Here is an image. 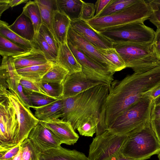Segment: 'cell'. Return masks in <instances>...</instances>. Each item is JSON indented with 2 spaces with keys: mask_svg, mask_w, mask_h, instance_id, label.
<instances>
[{
  "mask_svg": "<svg viewBox=\"0 0 160 160\" xmlns=\"http://www.w3.org/2000/svg\"><path fill=\"white\" fill-rule=\"evenodd\" d=\"M108 92V85L101 84L74 97L63 99L61 119L70 122L75 131L89 118L99 119L102 107Z\"/></svg>",
  "mask_w": 160,
  "mask_h": 160,
  "instance_id": "1",
  "label": "cell"
},
{
  "mask_svg": "<svg viewBox=\"0 0 160 160\" xmlns=\"http://www.w3.org/2000/svg\"><path fill=\"white\" fill-rule=\"evenodd\" d=\"M160 152V143L151 121L143 128L128 133L121 150L123 156L140 160L149 159Z\"/></svg>",
  "mask_w": 160,
  "mask_h": 160,
  "instance_id": "2",
  "label": "cell"
},
{
  "mask_svg": "<svg viewBox=\"0 0 160 160\" xmlns=\"http://www.w3.org/2000/svg\"><path fill=\"white\" fill-rule=\"evenodd\" d=\"M113 48L120 55L126 68L135 73H143L160 65L152 44H139L125 42H113Z\"/></svg>",
  "mask_w": 160,
  "mask_h": 160,
  "instance_id": "3",
  "label": "cell"
},
{
  "mask_svg": "<svg viewBox=\"0 0 160 160\" xmlns=\"http://www.w3.org/2000/svg\"><path fill=\"white\" fill-rule=\"evenodd\" d=\"M154 106L152 99L145 97L118 116L107 130L125 135L143 128L151 121Z\"/></svg>",
  "mask_w": 160,
  "mask_h": 160,
  "instance_id": "4",
  "label": "cell"
},
{
  "mask_svg": "<svg viewBox=\"0 0 160 160\" xmlns=\"http://www.w3.org/2000/svg\"><path fill=\"white\" fill-rule=\"evenodd\" d=\"M153 10L144 0L137 2L119 12L109 16L94 18L86 21L92 28L101 32L131 23L149 19Z\"/></svg>",
  "mask_w": 160,
  "mask_h": 160,
  "instance_id": "5",
  "label": "cell"
},
{
  "mask_svg": "<svg viewBox=\"0 0 160 160\" xmlns=\"http://www.w3.org/2000/svg\"><path fill=\"white\" fill-rule=\"evenodd\" d=\"M19 142V127L15 110L7 98L0 93V155Z\"/></svg>",
  "mask_w": 160,
  "mask_h": 160,
  "instance_id": "6",
  "label": "cell"
},
{
  "mask_svg": "<svg viewBox=\"0 0 160 160\" xmlns=\"http://www.w3.org/2000/svg\"><path fill=\"white\" fill-rule=\"evenodd\" d=\"M112 42H125L139 44H152L155 32L138 21L100 32Z\"/></svg>",
  "mask_w": 160,
  "mask_h": 160,
  "instance_id": "7",
  "label": "cell"
},
{
  "mask_svg": "<svg viewBox=\"0 0 160 160\" xmlns=\"http://www.w3.org/2000/svg\"><path fill=\"white\" fill-rule=\"evenodd\" d=\"M127 136L109 130L96 136L89 146L88 160H111L118 156Z\"/></svg>",
  "mask_w": 160,
  "mask_h": 160,
  "instance_id": "8",
  "label": "cell"
},
{
  "mask_svg": "<svg viewBox=\"0 0 160 160\" xmlns=\"http://www.w3.org/2000/svg\"><path fill=\"white\" fill-rule=\"evenodd\" d=\"M0 93L7 98L14 108L19 123V142L21 143L28 138L30 132L39 120L31 110L24 105L15 92L0 87Z\"/></svg>",
  "mask_w": 160,
  "mask_h": 160,
  "instance_id": "9",
  "label": "cell"
},
{
  "mask_svg": "<svg viewBox=\"0 0 160 160\" xmlns=\"http://www.w3.org/2000/svg\"><path fill=\"white\" fill-rule=\"evenodd\" d=\"M67 44L75 58L82 66V71L92 81L109 86L114 80L112 72L98 64L78 50L69 42Z\"/></svg>",
  "mask_w": 160,
  "mask_h": 160,
  "instance_id": "10",
  "label": "cell"
},
{
  "mask_svg": "<svg viewBox=\"0 0 160 160\" xmlns=\"http://www.w3.org/2000/svg\"><path fill=\"white\" fill-rule=\"evenodd\" d=\"M67 41L78 50L99 65L111 72H116L113 64L102 54L100 49L94 46L70 27L69 29Z\"/></svg>",
  "mask_w": 160,
  "mask_h": 160,
  "instance_id": "11",
  "label": "cell"
},
{
  "mask_svg": "<svg viewBox=\"0 0 160 160\" xmlns=\"http://www.w3.org/2000/svg\"><path fill=\"white\" fill-rule=\"evenodd\" d=\"M28 138L38 154L61 146L55 136L39 121L31 131Z\"/></svg>",
  "mask_w": 160,
  "mask_h": 160,
  "instance_id": "12",
  "label": "cell"
},
{
  "mask_svg": "<svg viewBox=\"0 0 160 160\" xmlns=\"http://www.w3.org/2000/svg\"><path fill=\"white\" fill-rule=\"evenodd\" d=\"M101 84H103L88 79L82 71L68 74L62 83L63 92L61 99L74 97Z\"/></svg>",
  "mask_w": 160,
  "mask_h": 160,
  "instance_id": "13",
  "label": "cell"
},
{
  "mask_svg": "<svg viewBox=\"0 0 160 160\" xmlns=\"http://www.w3.org/2000/svg\"><path fill=\"white\" fill-rule=\"evenodd\" d=\"M70 27L98 48L107 49L113 48L112 42L110 39L92 28L85 21L79 19L71 21Z\"/></svg>",
  "mask_w": 160,
  "mask_h": 160,
  "instance_id": "14",
  "label": "cell"
},
{
  "mask_svg": "<svg viewBox=\"0 0 160 160\" xmlns=\"http://www.w3.org/2000/svg\"><path fill=\"white\" fill-rule=\"evenodd\" d=\"M39 121L52 133L61 144L73 145L79 138L69 122L59 118Z\"/></svg>",
  "mask_w": 160,
  "mask_h": 160,
  "instance_id": "15",
  "label": "cell"
},
{
  "mask_svg": "<svg viewBox=\"0 0 160 160\" xmlns=\"http://www.w3.org/2000/svg\"><path fill=\"white\" fill-rule=\"evenodd\" d=\"M21 78L11 57H3L0 67V87L16 92Z\"/></svg>",
  "mask_w": 160,
  "mask_h": 160,
  "instance_id": "16",
  "label": "cell"
},
{
  "mask_svg": "<svg viewBox=\"0 0 160 160\" xmlns=\"http://www.w3.org/2000/svg\"><path fill=\"white\" fill-rule=\"evenodd\" d=\"M11 57L17 70L50 62L46 58L42 52L35 47L26 53Z\"/></svg>",
  "mask_w": 160,
  "mask_h": 160,
  "instance_id": "17",
  "label": "cell"
},
{
  "mask_svg": "<svg viewBox=\"0 0 160 160\" xmlns=\"http://www.w3.org/2000/svg\"><path fill=\"white\" fill-rule=\"evenodd\" d=\"M38 158L39 160H88L83 153L61 146L39 154Z\"/></svg>",
  "mask_w": 160,
  "mask_h": 160,
  "instance_id": "18",
  "label": "cell"
},
{
  "mask_svg": "<svg viewBox=\"0 0 160 160\" xmlns=\"http://www.w3.org/2000/svg\"><path fill=\"white\" fill-rule=\"evenodd\" d=\"M34 115L39 121H48L61 118L63 108L62 99L48 104L38 107H33Z\"/></svg>",
  "mask_w": 160,
  "mask_h": 160,
  "instance_id": "19",
  "label": "cell"
},
{
  "mask_svg": "<svg viewBox=\"0 0 160 160\" xmlns=\"http://www.w3.org/2000/svg\"><path fill=\"white\" fill-rule=\"evenodd\" d=\"M69 72L68 74L82 71V66L77 61L67 43H59L57 62Z\"/></svg>",
  "mask_w": 160,
  "mask_h": 160,
  "instance_id": "20",
  "label": "cell"
},
{
  "mask_svg": "<svg viewBox=\"0 0 160 160\" xmlns=\"http://www.w3.org/2000/svg\"><path fill=\"white\" fill-rule=\"evenodd\" d=\"M71 22L69 18L64 14L58 10L54 11L52 29L56 38L60 44L67 43L68 33Z\"/></svg>",
  "mask_w": 160,
  "mask_h": 160,
  "instance_id": "21",
  "label": "cell"
},
{
  "mask_svg": "<svg viewBox=\"0 0 160 160\" xmlns=\"http://www.w3.org/2000/svg\"><path fill=\"white\" fill-rule=\"evenodd\" d=\"M9 27L22 38L33 43L35 36L34 28L30 19L22 12Z\"/></svg>",
  "mask_w": 160,
  "mask_h": 160,
  "instance_id": "22",
  "label": "cell"
},
{
  "mask_svg": "<svg viewBox=\"0 0 160 160\" xmlns=\"http://www.w3.org/2000/svg\"><path fill=\"white\" fill-rule=\"evenodd\" d=\"M58 10L73 21L80 19L83 1L81 0H56Z\"/></svg>",
  "mask_w": 160,
  "mask_h": 160,
  "instance_id": "23",
  "label": "cell"
},
{
  "mask_svg": "<svg viewBox=\"0 0 160 160\" xmlns=\"http://www.w3.org/2000/svg\"><path fill=\"white\" fill-rule=\"evenodd\" d=\"M53 62L17 69L22 77L36 82L41 81L43 76L51 68Z\"/></svg>",
  "mask_w": 160,
  "mask_h": 160,
  "instance_id": "24",
  "label": "cell"
},
{
  "mask_svg": "<svg viewBox=\"0 0 160 160\" xmlns=\"http://www.w3.org/2000/svg\"><path fill=\"white\" fill-rule=\"evenodd\" d=\"M9 26L6 22L0 20V34L28 51H30L35 48L33 43L22 38L13 32L9 28Z\"/></svg>",
  "mask_w": 160,
  "mask_h": 160,
  "instance_id": "25",
  "label": "cell"
},
{
  "mask_svg": "<svg viewBox=\"0 0 160 160\" xmlns=\"http://www.w3.org/2000/svg\"><path fill=\"white\" fill-rule=\"evenodd\" d=\"M36 0L40 9L42 24L46 25L54 35L52 23L54 12L58 10L56 0Z\"/></svg>",
  "mask_w": 160,
  "mask_h": 160,
  "instance_id": "26",
  "label": "cell"
},
{
  "mask_svg": "<svg viewBox=\"0 0 160 160\" xmlns=\"http://www.w3.org/2000/svg\"><path fill=\"white\" fill-rule=\"evenodd\" d=\"M22 12L31 21L34 29L35 36L38 33L42 24L40 9L36 0L28 1L23 7Z\"/></svg>",
  "mask_w": 160,
  "mask_h": 160,
  "instance_id": "27",
  "label": "cell"
},
{
  "mask_svg": "<svg viewBox=\"0 0 160 160\" xmlns=\"http://www.w3.org/2000/svg\"><path fill=\"white\" fill-rule=\"evenodd\" d=\"M68 73V70L57 62H53L51 68L43 76L41 82L42 83L61 84Z\"/></svg>",
  "mask_w": 160,
  "mask_h": 160,
  "instance_id": "28",
  "label": "cell"
},
{
  "mask_svg": "<svg viewBox=\"0 0 160 160\" xmlns=\"http://www.w3.org/2000/svg\"><path fill=\"white\" fill-rule=\"evenodd\" d=\"M28 51L0 34V54L3 57L18 56Z\"/></svg>",
  "mask_w": 160,
  "mask_h": 160,
  "instance_id": "29",
  "label": "cell"
},
{
  "mask_svg": "<svg viewBox=\"0 0 160 160\" xmlns=\"http://www.w3.org/2000/svg\"><path fill=\"white\" fill-rule=\"evenodd\" d=\"M138 0H111L103 10L97 17L108 16L115 13L137 2Z\"/></svg>",
  "mask_w": 160,
  "mask_h": 160,
  "instance_id": "30",
  "label": "cell"
},
{
  "mask_svg": "<svg viewBox=\"0 0 160 160\" xmlns=\"http://www.w3.org/2000/svg\"><path fill=\"white\" fill-rule=\"evenodd\" d=\"M103 55L114 66L116 72L119 71L126 68L123 60L114 48L107 49H100Z\"/></svg>",
  "mask_w": 160,
  "mask_h": 160,
  "instance_id": "31",
  "label": "cell"
},
{
  "mask_svg": "<svg viewBox=\"0 0 160 160\" xmlns=\"http://www.w3.org/2000/svg\"><path fill=\"white\" fill-rule=\"evenodd\" d=\"M99 122L98 118L90 117L84 121L77 129L82 136L92 137L96 133L97 128Z\"/></svg>",
  "mask_w": 160,
  "mask_h": 160,
  "instance_id": "32",
  "label": "cell"
},
{
  "mask_svg": "<svg viewBox=\"0 0 160 160\" xmlns=\"http://www.w3.org/2000/svg\"><path fill=\"white\" fill-rule=\"evenodd\" d=\"M33 43L35 48L39 49L42 52L48 61L57 62V58L48 43L39 33L35 36Z\"/></svg>",
  "mask_w": 160,
  "mask_h": 160,
  "instance_id": "33",
  "label": "cell"
},
{
  "mask_svg": "<svg viewBox=\"0 0 160 160\" xmlns=\"http://www.w3.org/2000/svg\"><path fill=\"white\" fill-rule=\"evenodd\" d=\"M23 89L25 93L29 98L33 107H38L44 106L58 99L40 93L31 91L23 88Z\"/></svg>",
  "mask_w": 160,
  "mask_h": 160,
  "instance_id": "34",
  "label": "cell"
},
{
  "mask_svg": "<svg viewBox=\"0 0 160 160\" xmlns=\"http://www.w3.org/2000/svg\"><path fill=\"white\" fill-rule=\"evenodd\" d=\"M38 33L44 39L58 59L59 43L53 34L46 25L43 24L39 30Z\"/></svg>",
  "mask_w": 160,
  "mask_h": 160,
  "instance_id": "35",
  "label": "cell"
},
{
  "mask_svg": "<svg viewBox=\"0 0 160 160\" xmlns=\"http://www.w3.org/2000/svg\"><path fill=\"white\" fill-rule=\"evenodd\" d=\"M40 88L48 95L50 97L61 99L63 92L62 84H59L53 83H42L38 82Z\"/></svg>",
  "mask_w": 160,
  "mask_h": 160,
  "instance_id": "36",
  "label": "cell"
},
{
  "mask_svg": "<svg viewBox=\"0 0 160 160\" xmlns=\"http://www.w3.org/2000/svg\"><path fill=\"white\" fill-rule=\"evenodd\" d=\"M22 160H37L38 154L28 138L21 143Z\"/></svg>",
  "mask_w": 160,
  "mask_h": 160,
  "instance_id": "37",
  "label": "cell"
},
{
  "mask_svg": "<svg viewBox=\"0 0 160 160\" xmlns=\"http://www.w3.org/2000/svg\"><path fill=\"white\" fill-rule=\"evenodd\" d=\"M95 12L96 8L93 3L83 1L80 19L86 21L92 19L94 17Z\"/></svg>",
  "mask_w": 160,
  "mask_h": 160,
  "instance_id": "38",
  "label": "cell"
},
{
  "mask_svg": "<svg viewBox=\"0 0 160 160\" xmlns=\"http://www.w3.org/2000/svg\"><path fill=\"white\" fill-rule=\"evenodd\" d=\"M19 83L25 89L49 96L40 88L38 82H36L22 77Z\"/></svg>",
  "mask_w": 160,
  "mask_h": 160,
  "instance_id": "39",
  "label": "cell"
},
{
  "mask_svg": "<svg viewBox=\"0 0 160 160\" xmlns=\"http://www.w3.org/2000/svg\"><path fill=\"white\" fill-rule=\"evenodd\" d=\"M15 92L22 102L27 108L29 109H30V108H32L33 106L31 101L25 93L23 87L20 83L18 85Z\"/></svg>",
  "mask_w": 160,
  "mask_h": 160,
  "instance_id": "40",
  "label": "cell"
},
{
  "mask_svg": "<svg viewBox=\"0 0 160 160\" xmlns=\"http://www.w3.org/2000/svg\"><path fill=\"white\" fill-rule=\"evenodd\" d=\"M21 148V142L6 152L3 155L0 157V160L13 158L18 153Z\"/></svg>",
  "mask_w": 160,
  "mask_h": 160,
  "instance_id": "41",
  "label": "cell"
},
{
  "mask_svg": "<svg viewBox=\"0 0 160 160\" xmlns=\"http://www.w3.org/2000/svg\"><path fill=\"white\" fill-rule=\"evenodd\" d=\"M111 0H98L96 2L95 5L96 12L94 18L97 17L103 10Z\"/></svg>",
  "mask_w": 160,
  "mask_h": 160,
  "instance_id": "42",
  "label": "cell"
},
{
  "mask_svg": "<svg viewBox=\"0 0 160 160\" xmlns=\"http://www.w3.org/2000/svg\"><path fill=\"white\" fill-rule=\"evenodd\" d=\"M149 20L157 28L160 27V9L153 11Z\"/></svg>",
  "mask_w": 160,
  "mask_h": 160,
  "instance_id": "43",
  "label": "cell"
},
{
  "mask_svg": "<svg viewBox=\"0 0 160 160\" xmlns=\"http://www.w3.org/2000/svg\"><path fill=\"white\" fill-rule=\"evenodd\" d=\"M151 123L156 137L160 143V118H152Z\"/></svg>",
  "mask_w": 160,
  "mask_h": 160,
  "instance_id": "44",
  "label": "cell"
},
{
  "mask_svg": "<svg viewBox=\"0 0 160 160\" xmlns=\"http://www.w3.org/2000/svg\"><path fill=\"white\" fill-rule=\"evenodd\" d=\"M153 11L160 9V0H146Z\"/></svg>",
  "mask_w": 160,
  "mask_h": 160,
  "instance_id": "45",
  "label": "cell"
},
{
  "mask_svg": "<svg viewBox=\"0 0 160 160\" xmlns=\"http://www.w3.org/2000/svg\"><path fill=\"white\" fill-rule=\"evenodd\" d=\"M10 7L8 0H0V16L2 13Z\"/></svg>",
  "mask_w": 160,
  "mask_h": 160,
  "instance_id": "46",
  "label": "cell"
},
{
  "mask_svg": "<svg viewBox=\"0 0 160 160\" xmlns=\"http://www.w3.org/2000/svg\"><path fill=\"white\" fill-rule=\"evenodd\" d=\"M149 96L153 100L156 99L160 96V87H158L150 92Z\"/></svg>",
  "mask_w": 160,
  "mask_h": 160,
  "instance_id": "47",
  "label": "cell"
},
{
  "mask_svg": "<svg viewBox=\"0 0 160 160\" xmlns=\"http://www.w3.org/2000/svg\"><path fill=\"white\" fill-rule=\"evenodd\" d=\"M152 118L154 119L160 118V105L154 106Z\"/></svg>",
  "mask_w": 160,
  "mask_h": 160,
  "instance_id": "48",
  "label": "cell"
},
{
  "mask_svg": "<svg viewBox=\"0 0 160 160\" xmlns=\"http://www.w3.org/2000/svg\"><path fill=\"white\" fill-rule=\"evenodd\" d=\"M153 45L160 44V27L157 28L153 42Z\"/></svg>",
  "mask_w": 160,
  "mask_h": 160,
  "instance_id": "49",
  "label": "cell"
},
{
  "mask_svg": "<svg viewBox=\"0 0 160 160\" xmlns=\"http://www.w3.org/2000/svg\"><path fill=\"white\" fill-rule=\"evenodd\" d=\"M28 1L26 0H8L9 4L11 8L23 3L27 2Z\"/></svg>",
  "mask_w": 160,
  "mask_h": 160,
  "instance_id": "50",
  "label": "cell"
},
{
  "mask_svg": "<svg viewBox=\"0 0 160 160\" xmlns=\"http://www.w3.org/2000/svg\"><path fill=\"white\" fill-rule=\"evenodd\" d=\"M111 160H140L133 159L130 158H128L122 155L121 154L120 155L117 157L114 158H113Z\"/></svg>",
  "mask_w": 160,
  "mask_h": 160,
  "instance_id": "51",
  "label": "cell"
},
{
  "mask_svg": "<svg viewBox=\"0 0 160 160\" xmlns=\"http://www.w3.org/2000/svg\"><path fill=\"white\" fill-rule=\"evenodd\" d=\"M153 45L156 56L160 59V44Z\"/></svg>",
  "mask_w": 160,
  "mask_h": 160,
  "instance_id": "52",
  "label": "cell"
},
{
  "mask_svg": "<svg viewBox=\"0 0 160 160\" xmlns=\"http://www.w3.org/2000/svg\"><path fill=\"white\" fill-rule=\"evenodd\" d=\"M22 150L21 147L17 155L13 158V160H22Z\"/></svg>",
  "mask_w": 160,
  "mask_h": 160,
  "instance_id": "53",
  "label": "cell"
},
{
  "mask_svg": "<svg viewBox=\"0 0 160 160\" xmlns=\"http://www.w3.org/2000/svg\"><path fill=\"white\" fill-rule=\"evenodd\" d=\"M154 106L160 105V96L156 99L153 100Z\"/></svg>",
  "mask_w": 160,
  "mask_h": 160,
  "instance_id": "54",
  "label": "cell"
},
{
  "mask_svg": "<svg viewBox=\"0 0 160 160\" xmlns=\"http://www.w3.org/2000/svg\"><path fill=\"white\" fill-rule=\"evenodd\" d=\"M158 155V160H160V152H159V153Z\"/></svg>",
  "mask_w": 160,
  "mask_h": 160,
  "instance_id": "55",
  "label": "cell"
},
{
  "mask_svg": "<svg viewBox=\"0 0 160 160\" xmlns=\"http://www.w3.org/2000/svg\"><path fill=\"white\" fill-rule=\"evenodd\" d=\"M13 158H10V159H8L0 160H13Z\"/></svg>",
  "mask_w": 160,
  "mask_h": 160,
  "instance_id": "56",
  "label": "cell"
},
{
  "mask_svg": "<svg viewBox=\"0 0 160 160\" xmlns=\"http://www.w3.org/2000/svg\"><path fill=\"white\" fill-rule=\"evenodd\" d=\"M158 87H160V85L158 86Z\"/></svg>",
  "mask_w": 160,
  "mask_h": 160,
  "instance_id": "57",
  "label": "cell"
},
{
  "mask_svg": "<svg viewBox=\"0 0 160 160\" xmlns=\"http://www.w3.org/2000/svg\"><path fill=\"white\" fill-rule=\"evenodd\" d=\"M39 160V159H38V160Z\"/></svg>",
  "mask_w": 160,
  "mask_h": 160,
  "instance_id": "58",
  "label": "cell"
}]
</instances>
